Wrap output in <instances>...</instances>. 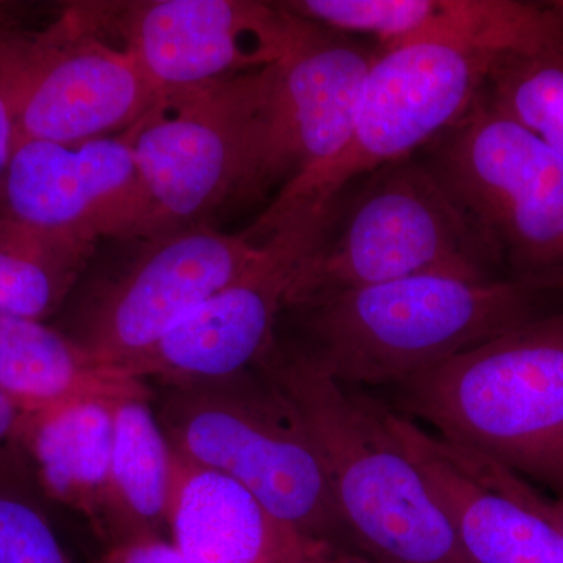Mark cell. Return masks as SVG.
I'll list each match as a JSON object with an SVG mask.
<instances>
[{
    "mask_svg": "<svg viewBox=\"0 0 563 563\" xmlns=\"http://www.w3.org/2000/svg\"><path fill=\"white\" fill-rule=\"evenodd\" d=\"M262 365L301 415L352 550L384 563H473L376 399L301 350L273 346Z\"/></svg>",
    "mask_w": 563,
    "mask_h": 563,
    "instance_id": "obj_1",
    "label": "cell"
},
{
    "mask_svg": "<svg viewBox=\"0 0 563 563\" xmlns=\"http://www.w3.org/2000/svg\"><path fill=\"white\" fill-rule=\"evenodd\" d=\"M544 282L409 277L333 292L295 307L299 347L346 387L396 385L540 317Z\"/></svg>",
    "mask_w": 563,
    "mask_h": 563,
    "instance_id": "obj_2",
    "label": "cell"
},
{
    "mask_svg": "<svg viewBox=\"0 0 563 563\" xmlns=\"http://www.w3.org/2000/svg\"><path fill=\"white\" fill-rule=\"evenodd\" d=\"M395 387L407 418L563 498V310Z\"/></svg>",
    "mask_w": 563,
    "mask_h": 563,
    "instance_id": "obj_3",
    "label": "cell"
},
{
    "mask_svg": "<svg viewBox=\"0 0 563 563\" xmlns=\"http://www.w3.org/2000/svg\"><path fill=\"white\" fill-rule=\"evenodd\" d=\"M279 74L276 63L162 92L132 125L151 207L150 236L209 224L207 218L229 203L257 198L276 185L273 114Z\"/></svg>",
    "mask_w": 563,
    "mask_h": 563,
    "instance_id": "obj_4",
    "label": "cell"
},
{
    "mask_svg": "<svg viewBox=\"0 0 563 563\" xmlns=\"http://www.w3.org/2000/svg\"><path fill=\"white\" fill-rule=\"evenodd\" d=\"M358 180L350 201L333 206L292 282L287 309L431 274L499 279L498 255L424 158L388 163Z\"/></svg>",
    "mask_w": 563,
    "mask_h": 563,
    "instance_id": "obj_5",
    "label": "cell"
},
{
    "mask_svg": "<svg viewBox=\"0 0 563 563\" xmlns=\"http://www.w3.org/2000/svg\"><path fill=\"white\" fill-rule=\"evenodd\" d=\"M158 421L180 457L232 477L307 539L352 550L301 415L268 373L174 387Z\"/></svg>",
    "mask_w": 563,
    "mask_h": 563,
    "instance_id": "obj_6",
    "label": "cell"
},
{
    "mask_svg": "<svg viewBox=\"0 0 563 563\" xmlns=\"http://www.w3.org/2000/svg\"><path fill=\"white\" fill-rule=\"evenodd\" d=\"M498 57L440 43L379 51L346 147L318 172L280 188L244 235L263 243L274 233L325 220L355 180L412 157L461 121L483 95Z\"/></svg>",
    "mask_w": 563,
    "mask_h": 563,
    "instance_id": "obj_7",
    "label": "cell"
},
{
    "mask_svg": "<svg viewBox=\"0 0 563 563\" xmlns=\"http://www.w3.org/2000/svg\"><path fill=\"white\" fill-rule=\"evenodd\" d=\"M424 162L514 279L563 288V157L477 98L424 147Z\"/></svg>",
    "mask_w": 563,
    "mask_h": 563,
    "instance_id": "obj_8",
    "label": "cell"
},
{
    "mask_svg": "<svg viewBox=\"0 0 563 563\" xmlns=\"http://www.w3.org/2000/svg\"><path fill=\"white\" fill-rule=\"evenodd\" d=\"M0 87L16 141L69 144L114 135L161 98L131 55L91 31L70 7L43 32L0 25Z\"/></svg>",
    "mask_w": 563,
    "mask_h": 563,
    "instance_id": "obj_9",
    "label": "cell"
},
{
    "mask_svg": "<svg viewBox=\"0 0 563 563\" xmlns=\"http://www.w3.org/2000/svg\"><path fill=\"white\" fill-rule=\"evenodd\" d=\"M70 9L128 52L161 95L276 65L309 27L284 3L258 0H125Z\"/></svg>",
    "mask_w": 563,
    "mask_h": 563,
    "instance_id": "obj_10",
    "label": "cell"
},
{
    "mask_svg": "<svg viewBox=\"0 0 563 563\" xmlns=\"http://www.w3.org/2000/svg\"><path fill=\"white\" fill-rule=\"evenodd\" d=\"M139 250L96 288L73 336L109 366L158 342L196 307L243 276L265 243L210 224L135 240Z\"/></svg>",
    "mask_w": 563,
    "mask_h": 563,
    "instance_id": "obj_11",
    "label": "cell"
},
{
    "mask_svg": "<svg viewBox=\"0 0 563 563\" xmlns=\"http://www.w3.org/2000/svg\"><path fill=\"white\" fill-rule=\"evenodd\" d=\"M329 220L287 229L265 240V255L243 276L214 292L158 342L114 368L133 379L174 387L224 383L265 361L274 329L302 263ZM262 244V243H261Z\"/></svg>",
    "mask_w": 563,
    "mask_h": 563,
    "instance_id": "obj_12",
    "label": "cell"
},
{
    "mask_svg": "<svg viewBox=\"0 0 563 563\" xmlns=\"http://www.w3.org/2000/svg\"><path fill=\"white\" fill-rule=\"evenodd\" d=\"M0 217L92 244L147 239L151 207L132 128L80 143L18 140L0 184Z\"/></svg>",
    "mask_w": 563,
    "mask_h": 563,
    "instance_id": "obj_13",
    "label": "cell"
},
{
    "mask_svg": "<svg viewBox=\"0 0 563 563\" xmlns=\"http://www.w3.org/2000/svg\"><path fill=\"white\" fill-rule=\"evenodd\" d=\"M377 406L473 563H563V532L529 501L523 477Z\"/></svg>",
    "mask_w": 563,
    "mask_h": 563,
    "instance_id": "obj_14",
    "label": "cell"
},
{
    "mask_svg": "<svg viewBox=\"0 0 563 563\" xmlns=\"http://www.w3.org/2000/svg\"><path fill=\"white\" fill-rule=\"evenodd\" d=\"M377 57L376 44L309 22L298 46L280 62L273 114L276 185L284 188L318 172L346 147Z\"/></svg>",
    "mask_w": 563,
    "mask_h": 563,
    "instance_id": "obj_15",
    "label": "cell"
},
{
    "mask_svg": "<svg viewBox=\"0 0 563 563\" xmlns=\"http://www.w3.org/2000/svg\"><path fill=\"white\" fill-rule=\"evenodd\" d=\"M174 455L168 531L185 562L299 563L320 543L277 520L232 477Z\"/></svg>",
    "mask_w": 563,
    "mask_h": 563,
    "instance_id": "obj_16",
    "label": "cell"
},
{
    "mask_svg": "<svg viewBox=\"0 0 563 563\" xmlns=\"http://www.w3.org/2000/svg\"><path fill=\"white\" fill-rule=\"evenodd\" d=\"M358 35L380 51L422 43L453 44L507 54L563 38L553 2L518 0H362L354 13Z\"/></svg>",
    "mask_w": 563,
    "mask_h": 563,
    "instance_id": "obj_17",
    "label": "cell"
},
{
    "mask_svg": "<svg viewBox=\"0 0 563 563\" xmlns=\"http://www.w3.org/2000/svg\"><path fill=\"white\" fill-rule=\"evenodd\" d=\"M144 384L43 321L0 314V390L22 415L74 402L147 399Z\"/></svg>",
    "mask_w": 563,
    "mask_h": 563,
    "instance_id": "obj_18",
    "label": "cell"
},
{
    "mask_svg": "<svg viewBox=\"0 0 563 563\" xmlns=\"http://www.w3.org/2000/svg\"><path fill=\"white\" fill-rule=\"evenodd\" d=\"M114 404L85 401L22 415L21 440L33 476L49 498L101 526L109 490Z\"/></svg>",
    "mask_w": 563,
    "mask_h": 563,
    "instance_id": "obj_19",
    "label": "cell"
},
{
    "mask_svg": "<svg viewBox=\"0 0 563 563\" xmlns=\"http://www.w3.org/2000/svg\"><path fill=\"white\" fill-rule=\"evenodd\" d=\"M109 490L99 531L107 548L168 529L176 455L147 399L114 404Z\"/></svg>",
    "mask_w": 563,
    "mask_h": 563,
    "instance_id": "obj_20",
    "label": "cell"
},
{
    "mask_svg": "<svg viewBox=\"0 0 563 563\" xmlns=\"http://www.w3.org/2000/svg\"><path fill=\"white\" fill-rule=\"evenodd\" d=\"M96 244L0 217V314L43 321L68 298Z\"/></svg>",
    "mask_w": 563,
    "mask_h": 563,
    "instance_id": "obj_21",
    "label": "cell"
},
{
    "mask_svg": "<svg viewBox=\"0 0 563 563\" xmlns=\"http://www.w3.org/2000/svg\"><path fill=\"white\" fill-rule=\"evenodd\" d=\"M484 96L563 157V38L499 55Z\"/></svg>",
    "mask_w": 563,
    "mask_h": 563,
    "instance_id": "obj_22",
    "label": "cell"
},
{
    "mask_svg": "<svg viewBox=\"0 0 563 563\" xmlns=\"http://www.w3.org/2000/svg\"><path fill=\"white\" fill-rule=\"evenodd\" d=\"M0 563H74L24 496L0 490Z\"/></svg>",
    "mask_w": 563,
    "mask_h": 563,
    "instance_id": "obj_23",
    "label": "cell"
},
{
    "mask_svg": "<svg viewBox=\"0 0 563 563\" xmlns=\"http://www.w3.org/2000/svg\"><path fill=\"white\" fill-rule=\"evenodd\" d=\"M21 426L22 413L0 390V490L20 496L33 474L22 446Z\"/></svg>",
    "mask_w": 563,
    "mask_h": 563,
    "instance_id": "obj_24",
    "label": "cell"
},
{
    "mask_svg": "<svg viewBox=\"0 0 563 563\" xmlns=\"http://www.w3.org/2000/svg\"><path fill=\"white\" fill-rule=\"evenodd\" d=\"M95 563H187L172 542L162 537H141L113 544Z\"/></svg>",
    "mask_w": 563,
    "mask_h": 563,
    "instance_id": "obj_25",
    "label": "cell"
},
{
    "mask_svg": "<svg viewBox=\"0 0 563 563\" xmlns=\"http://www.w3.org/2000/svg\"><path fill=\"white\" fill-rule=\"evenodd\" d=\"M14 146H16V125H14L13 111L5 92L0 87V184L9 168Z\"/></svg>",
    "mask_w": 563,
    "mask_h": 563,
    "instance_id": "obj_26",
    "label": "cell"
},
{
    "mask_svg": "<svg viewBox=\"0 0 563 563\" xmlns=\"http://www.w3.org/2000/svg\"><path fill=\"white\" fill-rule=\"evenodd\" d=\"M299 563H384L358 551L320 542Z\"/></svg>",
    "mask_w": 563,
    "mask_h": 563,
    "instance_id": "obj_27",
    "label": "cell"
},
{
    "mask_svg": "<svg viewBox=\"0 0 563 563\" xmlns=\"http://www.w3.org/2000/svg\"><path fill=\"white\" fill-rule=\"evenodd\" d=\"M528 498L544 517L550 518L563 532V498H561V496L555 499L547 498V496L540 495L536 488H533V490L531 488V490L528 492Z\"/></svg>",
    "mask_w": 563,
    "mask_h": 563,
    "instance_id": "obj_28",
    "label": "cell"
},
{
    "mask_svg": "<svg viewBox=\"0 0 563 563\" xmlns=\"http://www.w3.org/2000/svg\"><path fill=\"white\" fill-rule=\"evenodd\" d=\"M553 5L555 7V10L559 11V13L563 16V2H553Z\"/></svg>",
    "mask_w": 563,
    "mask_h": 563,
    "instance_id": "obj_29",
    "label": "cell"
}]
</instances>
